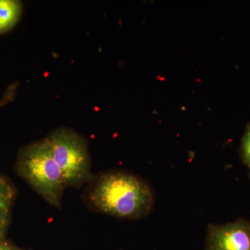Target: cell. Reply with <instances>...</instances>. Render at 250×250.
I'll return each mask as SVG.
<instances>
[{
  "mask_svg": "<svg viewBox=\"0 0 250 250\" xmlns=\"http://www.w3.org/2000/svg\"><path fill=\"white\" fill-rule=\"evenodd\" d=\"M45 140L62 170L65 187L83 182L89 176V154L82 137L70 130L62 129Z\"/></svg>",
  "mask_w": 250,
  "mask_h": 250,
  "instance_id": "obj_3",
  "label": "cell"
},
{
  "mask_svg": "<svg viewBox=\"0 0 250 250\" xmlns=\"http://www.w3.org/2000/svg\"><path fill=\"white\" fill-rule=\"evenodd\" d=\"M0 250H16L14 249L12 247L6 244V243H0Z\"/></svg>",
  "mask_w": 250,
  "mask_h": 250,
  "instance_id": "obj_9",
  "label": "cell"
},
{
  "mask_svg": "<svg viewBox=\"0 0 250 250\" xmlns=\"http://www.w3.org/2000/svg\"><path fill=\"white\" fill-rule=\"evenodd\" d=\"M239 154L242 163L250 167V123H248L242 137Z\"/></svg>",
  "mask_w": 250,
  "mask_h": 250,
  "instance_id": "obj_6",
  "label": "cell"
},
{
  "mask_svg": "<svg viewBox=\"0 0 250 250\" xmlns=\"http://www.w3.org/2000/svg\"><path fill=\"white\" fill-rule=\"evenodd\" d=\"M18 167L22 177L46 201L60 206L65 187L63 176L45 139L22 151Z\"/></svg>",
  "mask_w": 250,
  "mask_h": 250,
  "instance_id": "obj_2",
  "label": "cell"
},
{
  "mask_svg": "<svg viewBox=\"0 0 250 250\" xmlns=\"http://www.w3.org/2000/svg\"><path fill=\"white\" fill-rule=\"evenodd\" d=\"M250 168V171H249V173H248V177H249V179H250V167H249Z\"/></svg>",
  "mask_w": 250,
  "mask_h": 250,
  "instance_id": "obj_10",
  "label": "cell"
},
{
  "mask_svg": "<svg viewBox=\"0 0 250 250\" xmlns=\"http://www.w3.org/2000/svg\"><path fill=\"white\" fill-rule=\"evenodd\" d=\"M12 195L13 192L9 186L4 181L0 179V210L8 211Z\"/></svg>",
  "mask_w": 250,
  "mask_h": 250,
  "instance_id": "obj_7",
  "label": "cell"
},
{
  "mask_svg": "<svg viewBox=\"0 0 250 250\" xmlns=\"http://www.w3.org/2000/svg\"><path fill=\"white\" fill-rule=\"evenodd\" d=\"M205 250H250V221L234 222L207 228Z\"/></svg>",
  "mask_w": 250,
  "mask_h": 250,
  "instance_id": "obj_4",
  "label": "cell"
},
{
  "mask_svg": "<svg viewBox=\"0 0 250 250\" xmlns=\"http://www.w3.org/2000/svg\"><path fill=\"white\" fill-rule=\"evenodd\" d=\"M22 12V4L16 0H0V33L14 27Z\"/></svg>",
  "mask_w": 250,
  "mask_h": 250,
  "instance_id": "obj_5",
  "label": "cell"
},
{
  "mask_svg": "<svg viewBox=\"0 0 250 250\" xmlns=\"http://www.w3.org/2000/svg\"><path fill=\"white\" fill-rule=\"evenodd\" d=\"M8 211L0 210V236H2L7 224Z\"/></svg>",
  "mask_w": 250,
  "mask_h": 250,
  "instance_id": "obj_8",
  "label": "cell"
},
{
  "mask_svg": "<svg viewBox=\"0 0 250 250\" xmlns=\"http://www.w3.org/2000/svg\"><path fill=\"white\" fill-rule=\"evenodd\" d=\"M90 200L99 210L118 218L139 219L150 214L154 204L152 188L143 179L123 172L104 174Z\"/></svg>",
  "mask_w": 250,
  "mask_h": 250,
  "instance_id": "obj_1",
  "label": "cell"
},
{
  "mask_svg": "<svg viewBox=\"0 0 250 250\" xmlns=\"http://www.w3.org/2000/svg\"></svg>",
  "mask_w": 250,
  "mask_h": 250,
  "instance_id": "obj_11",
  "label": "cell"
}]
</instances>
